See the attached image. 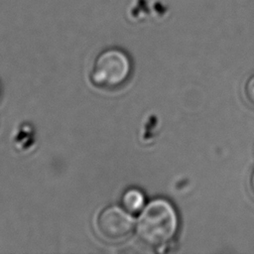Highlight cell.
Instances as JSON below:
<instances>
[{"mask_svg":"<svg viewBox=\"0 0 254 254\" xmlns=\"http://www.w3.org/2000/svg\"><path fill=\"white\" fill-rule=\"evenodd\" d=\"M179 225V214L174 204L166 198L156 197L138 213L135 232L143 245L161 249L175 239Z\"/></svg>","mask_w":254,"mask_h":254,"instance_id":"6da1fadb","label":"cell"},{"mask_svg":"<svg viewBox=\"0 0 254 254\" xmlns=\"http://www.w3.org/2000/svg\"><path fill=\"white\" fill-rule=\"evenodd\" d=\"M132 62L128 54L118 48L102 51L95 59L91 72V81L103 88H117L130 78Z\"/></svg>","mask_w":254,"mask_h":254,"instance_id":"7a4b0ae2","label":"cell"},{"mask_svg":"<svg viewBox=\"0 0 254 254\" xmlns=\"http://www.w3.org/2000/svg\"><path fill=\"white\" fill-rule=\"evenodd\" d=\"M133 214L121 204H111L102 208L96 216L97 233L105 240L119 242L128 238L135 230Z\"/></svg>","mask_w":254,"mask_h":254,"instance_id":"3957f363","label":"cell"},{"mask_svg":"<svg viewBox=\"0 0 254 254\" xmlns=\"http://www.w3.org/2000/svg\"><path fill=\"white\" fill-rule=\"evenodd\" d=\"M121 205L130 213H139L146 205L145 193L138 188H129L121 195Z\"/></svg>","mask_w":254,"mask_h":254,"instance_id":"277c9868","label":"cell"},{"mask_svg":"<svg viewBox=\"0 0 254 254\" xmlns=\"http://www.w3.org/2000/svg\"><path fill=\"white\" fill-rule=\"evenodd\" d=\"M243 94L246 101L254 107V72L245 80L243 85Z\"/></svg>","mask_w":254,"mask_h":254,"instance_id":"5b68a950","label":"cell"},{"mask_svg":"<svg viewBox=\"0 0 254 254\" xmlns=\"http://www.w3.org/2000/svg\"><path fill=\"white\" fill-rule=\"evenodd\" d=\"M248 187H249L251 194L254 197V168L251 170L249 178H248Z\"/></svg>","mask_w":254,"mask_h":254,"instance_id":"8992f818","label":"cell"},{"mask_svg":"<svg viewBox=\"0 0 254 254\" xmlns=\"http://www.w3.org/2000/svg\"><path fill=\"white\" fill-rule=\"evenodd\" d=\"M0 91H1V87H0Z\"/></svg>","mask_w":254,"mask_h":254,"instance_id":"52a82bcc","label":"cell"}]
</instances>
